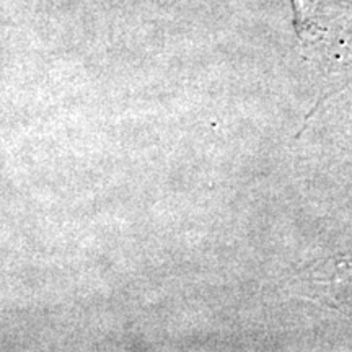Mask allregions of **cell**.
I'll use <instances>...</instances> for the list:
<instances>
[{"label": "cell", "instance_id": "1", "mask_svg": "<svg viewBox=\"0 0 352 352\" xmlns=\"http://www.w3.org/2000/svg\"><path fill=\"white\" fill-rule=\"evenodd\" d=\"M294 10L297 20H305V0H294Z\"/></svg>", "mask_w": 352, "mask_h": 352}]
</instances>
